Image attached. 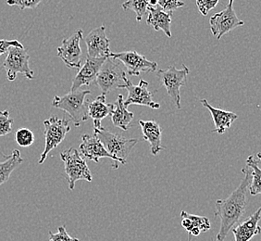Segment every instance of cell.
I'll return each mask as SVG.
<instances>
[{
	"instance_id": "1",
	"label": "cell",
	"mask_w": 261,
	"mask_h": 241,
	"mask_svg": "<svg viewBox=\"0 0 261 241\" xmlns=\"http://www.w3.org/2000/svg\"><path fill=\"white\" fill-rule=\"evenodd\" d=\"M245 175L240 185L230 196L216 201L215 216L221 221L220 229L211 241H224L233 226L241 221L246 209V191L250 185L251 176L248 167L242 169Z\"/></svg>"
},
{
	"instance_id": "2",
	"label": "cell",
	"mask_w": 261,
	"mask_h": 241,
	"mask_svg": "<svg viewBox=\"0 0 261 241\" xmlns=\"http://www.w3.org/2000/svg\"><path fill=\"white\" fill-rule=\"evenodd\" d=\"M90 90H77L70 92L64 95H55L52 101V106L59 110L65 111L75 126H80L88 120L86 95H90Z\"/></svg>"
},
{
	"instance_id": "3",
	"label": "cell",
	"mask_w": 261,
	"mask_h": 241,
	"mask_svg": "<svg viewBox=\"0 0 261 241\" xmlns=\"http://www.w3.org/2000/svg\"><path fill=\"white\" fill-rule=\"evenodd\" d=\"M96 84L102 95H107L114 89H122L129 82L126 76L125 68L120 60L107 58L96 76Z\"/></svg>"
},
{
	"instance_id": "4",
	"label": "cell",
	"mask_w": 261,
	"mask_h": 241,
	"mask_svg": "<svg viewBox=\"0 0 261 241\" xmlns=\"http://www.w3.org/2000/svg\"><path fill=\"white\" fill-rule=\"evenodd\" d=\"M94 136L100 140L110 154L114 156L121 161V164H125L130 151L138 143L137 139L125 138L123 136H119L106 129L103 126L94 128Z\"/></svg>"
},
{
	"instance_id": "5",
	"label": "cell",
	"mask_w": 261,
	"mask_h": 241,
	"mask_svg": "<svg viewBox=\"0 0 261 241\" xmlns=\"http://www.w3.org/2000/svg\"><path fill=\"white\" fill-rule=\"evenodd\" d=\"M61 161L64 163V169L70 190L74 189L76 182L79 180H86L91 182L93 176L91 174L86 159L83 158L80 152L74 148L62 151L61 153Z\"/></svg>"
},
{
	"instance_id": "6",
	"label": "cell",
	"mask_w": 261,
	"mask_h": 241,
	"mask_svg": "<svg viewBox=\"0 0 261 241\" xmlns=\"http://www.w3.org/2000/svg\"><path fill=\"white\" fill-rule=\"evenodd\" d=\"M188 74L189 69L185 64H182L181 69H177L175 66L171 65L165 70H159L156 73V76L177 109L181 108L180 89L181 86H186Z\"/></svg>"
},
{
	"instance_id": "7",
	"label": "cell",
	"mask_w": 261,
	"mask_h": 241,
	"mask_svg": "<svg viewBox=\"0 0 261 241\" xmlns=\"http://www.w3.org/2000/svg\"><path fill=\"white\" fill-rule=\"evenodd\" d=\"M44 135H45V149L41 154L38 161L39 164L45 162L48 153L53 151L64 140L66 135L70 132V126L69 120L61 119L56 116H52L49 119L44 120Z\"/></svg>"
},
{
	"instance_id": "8",
	"label": "cell",
	"mask_w": 261,
	"mask_h": 241,
	"mask_svg": "<svg viewBox=\"0 0 261 241\" xmlns=\"http://www.w3.org/2000/svg\"><path fill=\"white\" fill-rule=\"evenodd\" d=\"M30 56L24 47L11 46L8 55L3 62V68L6 70L9 81H14L18 74H21L27 79H34V70L29 66Z\"/></svg>"
},
{
	"instance_id": "9",
	"label": "cell",
	"mask_w": 261,
	"mask_h": 241,
	"mask_svg": "<svg viewBox=\"0 0 261 241\" xmlns=\"http://www.w3.org/2000/svg\"><path fill=\"white\" fill-rule=\"evenodd\" d=\"M245 25V21L240 20L233 9V0H229L224 10L215 13L210 19V26L212 35L216 36L218 40L228 33H231L239 26Z\"/></svg>"
},
{
	"instance_id": "10",
	"label": "cell",
	"mask_w": 261,
	"mask_h": 241,
	"mask_svg": "<svg viewBox=\"0 0 261 241\" xmlns=\"http://www.w3.org/2000/svg\"><path fill=\"white\" fill-rule=\"evenodd\" d=\"M110 57L120 60L129 76H139L142 73H155L158 70L156 62L147 60L146 56L141 55L136 51L111 53Z\"/></svg>"
},
{
	"instance_id": "11",
	"label": "cell",
	"mask_w": 261,
	"mask_h": 241,
	"mask_svg": "<svg viewBox=\"0 0 261 241\" xmlns=\"http://www.w3.org/2000/svg\"><path fill=\"white\" fill-rule=\"evenodd\" d=\"M83 30L76 31L70 37L62 40L58 47V56L61 58L65 65L71 69H80L83 61V52L80 42L83 39Z\"/></svg>"
},
{
	"instance_id": "12",
	"label": "cell",
	"mask_w": 261,
	"mask_h": 241,
	"mask_svg": "<svg viewBox=\"0 0 261 241\" xmlns=\"http://www.w3.org/2000/svg\"><path fill=\"white\" fill-rule=\"evenodd\" d=\"M122 89L128 91V97L123 102L126 108L133 104L146 106L152 110H159L161 108V104L153 100V93L148 90V83L146 81L140 80L136 86L129 81Z\"/></svg>"
},
{
	"instance_id": "13",
	"label": "cell",
	"mask_w": 261,
	"mask_h": 241,
	"mask_svg": "<svg viewBox=\"0 0 261 241\" xmlns=\"http://www.w3.org/2000/svg\"><path fill=\"white\" fill-rule=\"evenodd\" d=\"M86 44L89 58H109L111 55V42L106 35L105 26H99L91 31L86 36Z\"/></svg>"
},
{
	"instance_id": "14",
	"label": "cell",
	"mask_w": 261,
	"mask_h": 241,
	"mask_svg": "<svg viewBox=\"0 0 261 241\" xmlns=\"http://www.w3.org/2000/svg\"><path fill=\"white\" fill-rule=\"evenodd\" d=\"M106 59L107 58L94 59L87 57L84 65L81 66L80 70L72 81L70 92L79 90L82 86H89L92 83L96 82V76L105 62Z\"/></svg>"
},
{
	"instance_id": "15",
	"label": "cell",
	"mask_w": 261,
	"mask_h": 241,
	"mask_svg": "<svg viewBox=\"0 0 261 241\" xmlns=\"http://www.w3.org/2000/svg\"><path fill=\"white\" fill-rule=\"evenodd\" d=\"M80 151L81 154L84 156L85 159H88L95 162H99V160L102 158H109L115 162H121L114 156L111 155L107 151L100 140L95 136H82Z\"/></svg>"
},
{
	"instance_id": "16",
	"label": "cell",
	"mask_w": 261,
	"mask_h": 241,
	"mask_svg": "<svg viewBox=\"0 0 261 241\" xmlns=\"http://www.w3.org/2000/svg\"><path fill=\"white\" fill-rule=\"evenodd\" d=\"M261 209L258 208L252 215L245 221L238 223L231 229L236 241H249L253 236H257L261 231L259 226Z\"/></svg>"
},
{
	"instance_id": "17",
	"label": "cell",
	"mask_w": 261,
	"mask_h": 241,
	"mask_svg": "<svg viewBox=\"0 0 261 241\" xmlns=\"http://www.w3.org/2000/svg\"><path fill=\"white\" fill-rule=\"evenodd\" d=\"M141 130L144 140H146L150 145L151 152L153 155H158L165 148L162 146L161 136L162 129L156 120H139Z\"/></svg>"
},
{
	"instance_id": "18",
	"label": "cell",
	"mask_w": 261,
	"mask_h": 241,
	"mask_svg": "<svg viewBox=\"0 0 261 241\" xmlns=\"http://www.w3.org/2000/svg\"><path fill=\"white\" fill-rule=\"evenodd\" d=\"M146 23L154 28V30H162L168 37H171V26L172 13L165 12L159 7H147Z\"/></svg>"
},
{
	"instance_id": "19",
	"label": "cell",
	"mask_w": 261,
	"mask_h": 241,
	"mask_svg": "<svg viewBox=\"0 0 261 241\" xmlns=\"http://www.w3.org/2000/svg\"><path fill=\"white\" fill-rule=\"evenodd\" d=\"M200 102L201 104L211 112L215 126L214 132H216L219 135L224 134L225 131L228 130L231 127L232 123L238 118V116L231 111H223L221 109L212 107L206 100H201Z\"/></svg>"
},
{
	"instance_id": "20",
	"label": "cell",
	"mask_w": 261,
	"mask_h": 241,
	"mask_svg": "<svg viewBox=\"0 0 261 241\" xmlns=\"http://www.w3.org/2000/svg\"><path fill=\"white\" fill-rule=\"evenodd\" d=\"M180 215L181 226L189 234V241H192L191 236H199L202 232L211 229V222L205 216L195 215L185 211H181Z\"/></svg>"
},
{
	"instance_id": "21",
	"label": "cell",
	"mask_w": 261,
	"mask_h": 241,
	"mask_svg": "<svg viewBox=\"0 0 261 241\" xmlns=\"http://www.w3.org/2000/svg\"><path fill=\"white\" fill-rule=\"evenodd\" d=\"M114 109V105L111 103H107L106 95H100L96 97L94 101L88 102L87 112L88 117L94 120V128H98L101 126V120L106 117L111 115Z\"/></svg>"
},
{
	"instance_id": "22",
	"label": "cell",
	"mask_w": 261,
	"mask_h": 241,
	"mask_svg": "<svg viewBox=\"0 0 261 241\" xmlns=\"http://www.w3.org/2000/svg\"><path fill=\"white\" fill-rule=\"evenodd\" d=\"M123 102V95H118L113 104L114 109L111 113V117L113 126L121 128V130L127 131L130 128L132 120H134V113L127 110Z\"/></svg>"
},
{
	"instance_id": "23",
	"label": "cell",
	"mask_w": 261,
	"mask_h": 241,
	"mask_svg": "<svg viewBox=\"0 0 261 241\" xmlns=\"http://www.w3.org/2000/svg\"><path fill=\"white\" fill-rule=\"evenodd\" d=\"M260 153H257V159L254 156H249L246 160V165L250 170L251 181L248 189L250 191L252 196L259 195L261 193V171L260 167Z\"/></svg>"
},
{
	"instance_id": "24",
	"label": "cell",
	"mask_w": 261,
	"mask_h": 241,
	"mask_svg": "<svg viewBox=\"0 0 261 241\" xmlns=\"http://www.w3.org/2000/svg\"><path fill=\"white\" fill-rule=\"evenodd\" d=\"M20 151L14 150L11 155L6 157V160L0 162V186L10 179V175L18 166L22 163Z\"/></svg>"
},
{
	"instance_id": "25",
	"label": "cell",
	"mask_w": 261,
	"mask_h": 241,
	"mask_svg": "<svg viewBox=\"0 0 261 241\" xmlns=\"http://www.w3.org/2000/svg\"><path fill=\"white\" fill-rule=\"evenodd\" d=\"M121 7L123 10H133L136 14V20L140 21L147 12L148 0H127Z\"/></svg>"
},
{
	"instance_id": "26",
	"label": "cell",
	"mask_w": 261,
	"mask_h": 241,
	"mask_svg": "<svg viewBox=\"0 0 261 241\" xmlns=\"http://www.w3.org/2000/svg\"><path fill=\"white\" fill-rule=\"evenodd\" d=\"M15 140L19 146L28 148L34 144L35 135L28 128H20L16 132Z\"/></svg>"
},
{
	"instance_id": "27",
	"label": "cell",
	"mask_w": 261,
	"mask_h": 241,
	"mask_svg": "<svg viewBox=\"0 0 261 241\" xmlns=\"http://www.w3.org/2000/svg\"><path fill=\"white\" fill-rule=\"evenodd\" d=\"M12 123L13 119L10 118L9 111H0V137L7 136L11 133Z\"/></svg>"
},
{
	"instance_id": "28",
	"label": "cell",
	"mask_w": 261,
	"mask_h": 241,
	"mask_svg": "<svg viewBox=\"0 0 261 241\" xmlns=\"http://www.w3.org/2000/svg\"><path fill=\"white\" fill-rule=\"evenodd\" d=\"M185 5V2L181 0H158V7L169 13H173L174 10L182 8Z\"/></svg>"
},
{
	"instance_id": "29",
	"label": "cell",
	"mask_w": 261,
	"mask_h": 241,
	"mask_svg": "<svg viewBox=\"0 0 261 241\" xmlns=\"http://www.w3.org/2000/svg\"><path fill=\"white\" fill-rule=\"evenodd\" d=\"M43 1L45 0H6V3L9 6H17L20 10H24L26 9H35Z\"/></svg>"
},
{
	"instance_id": "30",
	"label": "cell",
	"mask_w": 261,
	"mask_h": 241,
	"mask_svg": "<svg viewBox=\"0 0 261 241\" xmlns=\"http://www.w3.org/2000/svg\"><path fill=\"white\" fill-rule=\"evenodd\" d=\"M49 241H80V239L70 236L66 231L65 226H61L58 229V233L49 232Z\"/></svg>"
},
{
	"instance_id": "31",
	"label": "cell",
	"mask_w": 261,
	"mask_h": 241,
	"mask_svg": "<svg viewBox=\"0 0 261 241\" xmlns=\"http://www.w3.org/2000/svg\"><path fill=\"white\" fill-rule=\"evenodd\" d=\"M220 0H196V6L203 16H206L211 10H213Z\"/></svg>"
},
{
	"instance_id": "32",
	"label": "cell",
	"mask_w": 261,
	"mask_h": 241,
	"mask_svg": "<svg viewBox=\"0 0 261 241\" xmlns=\"http://www.w3.org/2000/svg\"><path fill=\"white\" fill-rule=\"evenodd\" d=\"M11 46L16 47H23V45L18 40H6V39H0V56L5 54L8 52Z\"/></svg>"
},
{
	"instance_id": "33",
	"label": "cell",
	"mask_w": 261,
	"mask_h": 241,
	"mask_svg": "<svg viewBox=\"0 0 261 241\" xmlns=\"http://www.w3.org/2000/svg\"><path fill=\"white\" fill-rule=\"evenodd\" d=\"M158 5V0H148V6L156 7Z\"/></svg>"
}]
</instances>
